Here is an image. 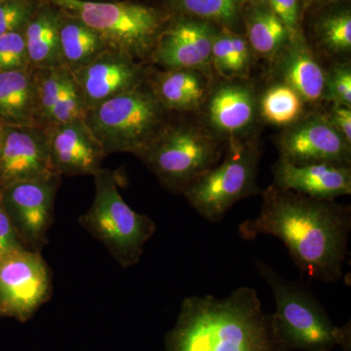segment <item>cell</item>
<instances>
[{
	"instance_id": "obj_1",
	"label": "cell",
	"mask_w": 351,
	"mask_h": 351,
	"mask_svg": "<svg viewBox=\"0 0 351 351\" xmlns=\"http://www.w3.org/2000/svg\"><path fill=\"white\" fill-rule=\"evenodd\" d=\"M262 195L260 213L240 223L239 237L248 241L260 235L276 237L302 274L320 282L339 281L348 255L350 206L274 186Z\"/></svg>"
},
{
	"instance_id": "obj_2",
	"label": "cell",
	"mask_w": 351,
	"mask_h": 351,
	"mask_svg": "<svg viewBox=\"0 0 351 351\" xmlns=\"http://www.w3.org/2000/svg\"><path fill=\"white\" fill-rule=\"evenodd\" d=\"M165 351H286L277 339L271 313L257 291L239 287L223 299L191 295L182 301Z\"/></svg>"
},
{
	"instance_id": "obj_3",
	"label": "cell",
	"mask_w": 351,
	"mask_h": 351,
	"mask_svg": "<svg viewBox=\"0 0 351 351\" xmlns=\"http://www.w3.org/2000/svg\"><path fill=\"white\" fill-rule=\"evenodd\" d=\"M255 267L274 294L272 325L286 351H332L337 346L351 351L350 321L336 326L306 288L283 278L262 260H256Z\"/></svg>"
},
{
	"instance_id": "obj_4",
	"label": "cell",
	"mask_w": 351,
	"mask_h": 351,
	"mask_svg": "<svg viewBox=\"0 0 351 351\" xmlns=\"http://www.w3.org/2000/svg\"><path fill=\"white\" fill-rule=\"evenodd\" d=\"M165 108L144 83L87 110L84 122L106 156L140 157L167 125Z\"/></svg>"
},
{
	"instance_id": "obj_5",
	"label": "cell",
	"mask_w": 351,
	"mask_h": 351,
	"mask_svg": "<svg viewBox=\"0 0 351 351\" xmlns=\"http://www.w3.org/2000/svg\"><path fill=\"white\" fill-rule=\"evenodd\" d=\"M94 178L93 203L80 217V223L105 245L122 267H133L140 262L145 245L154 237L156 223L127 204L120 195L114 172L103 168Z\"/></svg>"
},
{
	"instance_id": "obj_6",
	"label": "cell",
	"mask_w": 351,
	"mask_h": 351,
	"mask_svg": "<svg viewBox=\"0 0 351 351\" xmlns=\"http://www.w3.org/2000/svg\"><path fill=\"white\" fill-rule=\"evenodd\" d=\"M94 29L110 49L134 59L151 56L169 18L154 7L131 1L48 0Z\"/></svg>"
},
{
	"instance_id": "obj_7",
	"label": "cell",
	"mask_w": 351,
	"mask_h": 351,
	"mask_svg": "<svg viewBox=\"0 0 351 351\" xmlns=\"http://www.w3.org/2000/svg\"><path fill=\"white\" fill-rule=\"evenodd\" d=\"M221 154L223 149L213 134L188 124H167L140 158L164 188L182 195L219 163Z\"/></svg>"
},
{
	"instance_id": "obj_8",
	"label": "cell",
	"mask_w": 351,
	"mask_h": 351,
	"mask_svg": "<svg viewBox=\"0 0 351 351\" xmlns=\"http://www.w3.org/2000/svg\"><path fill=\"white\" fill-rule=\"evenodd\" d=\"M260 156L255 144L232 138L223 162L195 180L182 195L203 219L221 221L233 205L261 193L256 182Z\"/></svg>"
},
{
	"instance_id": "obj_9",
	"label": "cell",
	"mask_w": 351,
	"mask_h": 351,
	"mask_svg": "<svg viewBox=\"0 0 351 351\" xmlns=\"http://www.w3.org/2000/svg\"><path fill=\"white\" fill-rule=\"evenodd\" d=\"M51 294L50 269L40 252L25 249L0 261V318L27 322Z\"/></svg>"
},
{
	"instance_id": "obj_10",
	"label": "cell",
	"mask_w": 351,
	"mask_h": 351,
	"mask_svg": "<svg viewBox=\"0 0 351 351\" xmlns=\"http://www.w3.org/2000/svg\"><path fill=\"white\" fill-rule=\"evenodd\" d=\"M61 177L27 180L0 186V199L23 243L39 251L48 243Z\"/></svg>"
},
{
	"instance_id": "obj_11",
	"label": "cell",
	"mask_w": 351,
	"mask_h": 351,
	"mask_svg": "<svg viewBox=\"0 0 351 351\" xmlns=\"http://www.w3.org/2000/svg\"><path fill=\"white\" fill-rule=\"evenodd\" d=\"M218 29L214 24L189 16L168 21L151 56L166 69H195L202 73L212 63V48Z\"/></svg>"
},
{
	"instance_id": "obj_12",
	"label": "cell",
	"mask_w": 351,
	"mask_h": 351,
	"mask_svg": "<svg viewBox=\"0 0 351 351\" xmlns=\"http://www.w3.org/2000/svg\"><path fill=\"white\" fill-rule=\"evenodd\" d=\"M280 160L297 164L350 165V145L327 117L314 114L299 119L278 140Z\"/></svg>"
},
{
	"instance_id": "obj_13",
	"label": "cell",
	"mask_w": 351,
	"mask_h": 351,
	"mask_svg": "<svg viewBox=\"0 0 351 351\" xmlns=\"http://www.w3.org/2000/svg\"><path fill=\"white\" fill-rule=\"evenodd\" d=\"M53 177L61 176L53 167L45 128L3 126L0 142V186Z\"/></svg>"
},
{
	"instance_id": "obj_14",
	"label": "cell",
	"mask_w": 351,
	"mask_h": 351,
	"mask_svg": "<svg viewBox=\"0 0 351 351\" xmlns=\"http://www.w3.org/2000/svg\"><path fill=\"white\" fill-rule=\"evenodd\" d=\"M71 75L87 110L145 82L144 69L137 60L110 48Z\"/></svg>"
},
{
	"instance_id": "obj_15",
	"label": "cell",
	"mask_w": 351,
	"mask_h": 351,
	"mask_svg": "<svg viewBox=\"0 0 351 351\" xmlns=\"http://www.w3.org/2000/svg\"><path fill=\"white\" fill-rule=\"evenodd\" d=\"M51 161L59 176L96 175L106 156L84 120L45 128Z\"/></svg>"
},
{
	"instance_id": "obj_16",
	"label": "cell",
	"mask_w": 351,
	"mask_h": 351,
	"mask_svg": "<svg viewBox=\"0 0 351 351\" xmlns=\"http://www.w3.org/2000/svg\"><path fill=\"white\" fill-rule=\"evenodd\" d=\"M274 186L320 200L351 195L350 166L339 164H292L279 160L274 168Z\"/></svg>"
},
{
	"instance_id": "obj_17",
	"label": "cell",
	"mask_w": 351,
	"mask_h": 351,
	"mask_svg": "<svg viewBox=\"0 0 351 351\" xmlns=\"http://www.w3.org/2000/svg\"><path fill=\"white\" fill-rule=\"evenodd\" d=\"M257 112L255 94L250 87L226 83L217 88L208 104V120L216 134L239 138L252 125Z\"/></svg>"
},
{
	"instance_id": "obj_18",
	"label": "cell",
	"mask_w": 351,
	"mask_h": 351,
	"mask_svg": "<svg viewBox=\"0 0 351 351\" xmlns=\"http://www.w3.org/2000/svg\"><path fill=\"white\" fill-rule=\"evenodd\" d=\"M0 124L43 128L34 69L0 73Z\"/></svg>"
},
{
	"instance_id": "obj_19",
	"label": "cell",
	"mask_w": 351,
	"mask_h": 351,
	"mask_svg": "<svg viewBox=\"0 0 351 351\" xmlns=\"http://www.w3.org/2000/svg\"><path fill=\"white\" fill-rule=\"evenodd\" d=\"M281 71L285 84L295 90L304 103H316L324 97L326 73L316 61L301 32L289 39Z\"/></svg>"
},
{
	"instance_id": "obj_20",
	"label": "cell",
	"mask_w": 351,
	"mask_h": 351,
	"mask_svg": "<svg viewBox=\"0 0 351 351\" xmlns=\"http://www.w3.org/2000/svg\"><path fill=\"white\" fill-rule=\"evenodd\" d=\"M61 9L43 0L24 29L25 46L32 69L63 66L60 46Z\"/></svg>"
},
{
	"instance_id": "obj_21",
	"label": "cell",
	"mask_w": 351,
	"mask_h": 351,
	"mask_svg": "<svg viewBox=\"0 0 351 351\" xmlns=\"http://www.w3.org/2000/svg\"><path fill=\"white\" fill-rule=\"evenodd\" d=\"M149 85L166 110L193 112L200 107L206 94L205 77L195 69L159 71Z\"/></svg>"
},
{
	"instance_id": "obj_22",
	"label": "cell",
	"mask_w": 351,
	"mask_h": 351,
	"mask_svg": "<svg viewBox=\"0 0 351 351\" xmlns=\"http://www.w3.org/2000/svg\"><path fill=\"white\" fill-rule=\"evenodd\" d=\"M60 46L62 63L71 73L82 68L103 51L108 49V44L94 29L62 9Z\"/></svg>"
},
{
	"instance_id": "obj_23",
	"label": "cell",
	"mask_w": 351,
	"mask_h": 351,
	"mask_svg": "<svg viewBox=\"0 0 351 351\" xmlns=\"http://www.w3.org/2000/svg\"><path fill=\"white\" fill-rule=\"evenodd\" d=\"M247 41L263 58L276 56L283 50L290 34L269 5L251 6L247 13Z\"/></svg>"
},
{
	"instance_id": "obj_24",
	"label": "cell",
	"mask_w": 351,
	"mask_h": 351,
	"mask_svg": "<svg viewBox=\"0 0 351 351\" xmlns=\"http://www.w3.org/2000/svg\"><path fill=\"white\" fill-rule=\"evenodd\" d=\"M244 0H168L176 15L189 16L232 29L239 22Z\"/></svg>"
},
{
	"instance_id": "obj_25",
	"label": "cell",
	"mask_w": 351,
	"mask_h": 351,
	"mask_svg": "<svg viewBox=\"0 0 351 351\" xmlns=\"http://www.w3.org/2000/svg\"><path fill=\"white\" fill-rule=\"evenodd\" d=\"M304 104L300 95L285 84L270 87L261 100V114L265 121L276 126L294 124L304 112Z\"/></svg>"
},
{
	"instance_id": "obj_26",
	"label": "cell",
	"mask_w": 351,
	"mask_h": 351,
	"mask_svg": "<svg viewBox=\"0 0 351 351\" xmlns=\"http://www.w3.org/2000/svg\"><path fill=\"white\" fill-rule=\"evenodd\" d=\"M318 38L328 50L334 53L351 49V14L348 9L323 16L316 27Z\"/></svg>"
},
{
	"instance_id": "obj_27",
	"label": "cell",
	"mask_w": 351,
	"mask_h": 351,
	"mask_svg": "<svg viewBox=\"0 0 351 351\" xmlns=\"http://www.w3.org/2000/svg\"><path fill=\"white\" fill-rule=\"evenodd\" d=\"M39 113L43 128L49 125L51 113L59 97L68 69L64 66L34 69Z\"/></svg>"
},
{
	"instance_id": "obj_28",
	"label": "cell",
	"mask_w": 351,
	"mask_h": 351,
	"mask_svg": "<svg viewBox=\"0 0 351 351\" xmlns=\"http://www.w3.org/2000/svg\"><path fill=\"white\" fill-rule=\"evenodd\" d=\"M86 113V106L82 100L75 78L68 69L47 127L84 120Z\"/></svg>"
},
{
	"instance_id": "obj_29",
	"label": "cell",
	"mask_w": 351,
	"mask_h": 351,
	"mask_svg": "<svg viewBox=\"0 0 351 351\" xmlns=\"http://www.w3.org/2000/svg\"><path fill=\"white\" fill-rule=\"evenodd\" d=\"M43 0H4L0 2V36L24 32Z\"/></svg>"
},
{
	"instance_id": "obj_30",
	"label": "cell",
	"mask_w": 351,
	"mask_h": 351,
	"mask_svg": "<svg viewBox=\"0 0 351 351\" xmlns=\"http://www.w3.org/2000/svg\"><path fill=\"white\" fill-rule=\"evenodd\" d=\"M31 69L24 32L0 36V73Z\"/></svg>"
},
{
	"instance_id": "obj_31",
	"label": "cell",
	"mask_w": 351,
	"mask_h": 351,
	"mask_svg": "<svg viewBox=\"0 0 351 351\" xmlns=\"http://www.w3.org/2000/svg\"><path fill=\"white\" fill-rule=\"evenodd\" d=\"M232 32L226 27L218 31L212 48V63L221 75L226 76L241 75L233 53Z\"/></svg>"
},
{
	"instance_id": "obj_32",
	"label": "cell",
	"mask_w": 351,
	"mask_h": 351,
	"mask_svg": "<svg viewBox=\"0 0 351 351\" xmlns=\"http://www.w3.org/2000/svg\"><path fill=\"white\" fill-rule=\"evenodd\" d=\"M324 97L334 105L351 107V69L348 64H339L326 75Z\"/></svg>"
},
{
	"instance_id": "obj_33",
	"label": "cell",
	"mask_w": 351,
	"mask_h": 351,
	"mask_svg": "<svg viewBox=\"0 0 351 351\" xmlns=\"http://www.w3.org/2000/svg\"><path fill=\"white\" fill-rule=\"evenodd\" d=\"M267 5L287 29L290 38L300 32V19H301L300 0H269Z\"/></svg>"
},
{
	"instance_id": "obj_34",
	"label": "cell",
	"mask_w": 351,
	"mask_h": 351,
	"mask_svg": "<svg viewBox=\"0 0 351 351\" xmlns=\"http://www.w3.org/2000/svg\"><path fill=\"white\" fill-rule=\"evenodd\" d=\"M25 249L27 248L20 239L0 199V261Z\"/></svg>"
},
{
	"instance_id": "obj_35",
	"label": "cell",
	"mask_w": 351,
	"mask_h": 351,
	"mask_svg": "<svg viewBox=\"0 0 351 351\" xmlns=\"http://www.w3.org/2000/svg\"><path fill=\"white\" fill-rule=\"evenodd\" d=\"M330 123L351 145V110L346 106L334 105L327 117Z\"/></svg>"
},
{
	"instance_id": "obj_36",
	"label": "cell",
	"mask_w": 351,
	"mask_h": 351,
	"mask_svg": "<svg viewBox=\"0 0 351 351\" xmlns=\"http://www.w3.org/2000/svg\"><path fill=\"white\" fill-rule=\"evenodd\" d=\"M247 1L251 4V6H262L267 5L269 0H247Z\"/></svg>"
},
{
	"instance_id": "obj_37",
	"label": "cell",
	"mask_w": 351,
	"mask_h": 351,
	"mask_svg": "<svg viewBox=\"0 0 351 351\" xmlns=\"http://www.w3.org/2000/svg\"><path fill=\"white\" fill-rule=\"evenodd\" d=\"M308 2H313V3H328V2H334L337 0H307Z\"/></svg>"
},
{
	"instance_id": "obj_38",
	"label": "cell",
	"mask_w": 351,
	"mask_h": 351,
	"mask_svg": "<svg viewBox=\"0 0 351 351\" xmlns=\"http://www.w3.org/2000/svg\"><path fill=\"white\" fill-rule=\"evenodd\" d=\"M2 133H3V125L0 124V142H1Z\"/></svg>"
},
{
	"instance_id": "obj_39",
	"label": "cell",
	"mask_w": 351,
	"mask_h": 351,
	"mask_svg": "<svg viewBox=\"0 0 351 351\" xmlns=\"http://www.w3.org/2000/svg\"><path fill=\"white\" fill-rule=\"evenodd\" d=\"M4 1V0H0V2Z\"/></svg>"
}]
</instances>
